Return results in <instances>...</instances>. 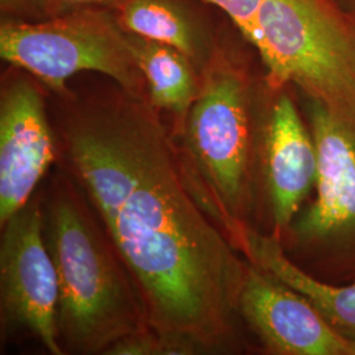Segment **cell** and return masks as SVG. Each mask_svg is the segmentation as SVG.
I'll use <instances>...</instances> for the list:
<instances>
[{
  "label": "cell",
  "instance_id": "cell-1",
  "mask_svg": "<svg viewBox=\"0 0 355 355\" xmlns=\"http://www.w3.org/2000/svg\"><path fill=\"white\" fill-rule=\"evenodd\" d=\"M64 153L170 354L236 338L249 261L211 215L152 110L132 102L76 116Z\"/></svg>",
  "mask_w": 355,
  "mask_h": 355
},
{
  "label": "cell",
  "instance_id": "cell-2",
  "mask_svg": "<svg viewBox=\"0 0 355 355\" xmlns=\"http://www.w3.org/2000/svg\"><path fill=\"white\" fill-rule=\"evenodd\" d=\"M258 137L248 71L225 54L212 55L183 120V164L223 229L233 223L250 224L257 205Z\"/></svg>",
  "mask_w": 355,
  "mask_h": 355
},
{
  "label": "cell",
  "instance_id": "cell-3",
  "mask_svg": "<svg viewBox=\"0 0 355 355\" xmlns=\"http://www.w3.org/2000/svg\"><path fill=\"white\" fill-rule=\"evenodd\" d=\"M44 234L58 275L64 350L105 354L114 343L150 330L133 282L70 196L51 202Z\"/></svg>",
  "mask_w": 355,
  "mask_h": 355
},
{
  "label": "cell",
  "instance_id": "cell-4",
  "mask_svg": "<svg viewBox=\"0 0 355 355\" xmlns=\"http://www.w3.org/2000/svg\"><path fill=\"white\" fill-rule=\"evenodd\" d=\"M246 41L267 89L295 87L355 128V21L337 0H263Z\"/></svg>",
  "mask_w": 355,
  "mask_h": 355
},
{
  "label": "cell",
  "instance_id": "cell-5",
  "mask_svg": "<svg viewBox=\"0 0 355 355\" xmlns=\"http://www.w3.org/2000/svg\"><path fill=\"white\" fill-rule=\"evenodd\" d=\"M304 117L318 148V183L280 242L315 278L355 282V128L305 98Z\"/></svg>",
  "mask_w": 355,
  "mask_h": 355
},
{
  "label": "cell",
  "instance_id": "cell-6",
  "mask_svg": "<svg viewBox=\"0 0 355 355\" xmlns=\"http://www.w3.org/2000/svg\"><path fill=\"white\" fill-rule=\"evenodd\" d=\"M0 54L55 92H66V80L82 71L112 78L136 99L146 86L127 32L114 16L98 8L38 23H4Z\"/></svg>",
  "mask_w": 355,
  "mask_h": 355
},
{
  "label": "cell",
  "instance_id": "cell-7",
  "mask_svg": "<svg viewBox=\"0 0 355 355\" xmlns=\"http://www.w3.org/2000/svg\"><path fill=\"white\" fill-rule=\"evenodd\" d=\"M0 303L3 327L26 329L53 355L64 354L58 334L60 286L36 202L1 225Z\"/></svg>",
  "mask_w": 355,
  "mask_h": 355
},
{
  "label": "cell",
  "instance_id": "cell-8",
  "mask_svg": "<svg viewBox=\"0 0 355 355\" xmlns=\"http://www.w3.org/2000/svg\"><path fill=\"white\" fill-rule=\"evenodd\" d=\"M239 315L270 354L355 355L304 295L249 262Z\"/></svg>",
  "mask_w": 355,
  "mask_h": 355
},
{
  "label": "cell",
  "instance_id": "cell-9",
  "mask_svg": "<svg viewBox=\"0 0 355 355\" xmlns=\"http://www.w3.org/2000/svg\"><path fill=\"white\" fill-rule=\"evenodd\" d=\"M274 94L261 135L259 171L272 223L271 234L280 240L315 192L318 153L309 125L288 89Z\"/></svg>",
  "mask_w": 355,
  "mask_h": 355
},
{
  "label": "cell",
  "instance_id": "cell-10",
  "mask_svg": "<svg viewBox=\"0 0 355 355\" xmlns=\"http://www.w3.org/2000/svg\"><path fill=\"white\" fill-rule=\"evenodd\" d=\"M55 159V144L38 89L15 80L0 103V224L32 200Z\"/></svg>",
  "mask_w": 355,
  "mask_h": 355
},
{
  "label": "cell",
  "instance_id": "cell-11",
  "mask_svg": "<svg viewBox=\"0 0 355 355\" xmlns=\"http://www.w3.org/2000/svg\"><path fill=\"white\" fill-rule=\"evenodd\" d=\"M245 258L304 295L346 343L355 349V282L333 284L318 279L295 263L278 237L246 223L225 227Z\"/></svg>",
  "mask_w": 355,
  "mask_h": 355
},
{
  "label": "cell",
  "instance_id": "cell-12",
  "mask_svg": "<svg viewBox=\"0 0 355 355\" xmlns=\"http://www.w3.org/2000/svg\"><path fill=\"white\" fill-rule=\"evenodd\" d=\"M132 53L144 76L154 108L186 117L200 83L190 58L173 46L128 33Z\"/></svg>",
  "mask_w": 355,
  "mask_h": 355
},
{
  "label": "cell",
  "instance_id": "cell-13",
  "mask_svg": "<svg viewBox=\"0 0 355 355\" xmlns=\"http://www.w3.org/2000/svg\"><path fill=\"white\" fill-rule=\"evenodd\" d=\"M114 10L127 33L173 46L193 64L203 62L208 51L203 32L177 0H123Z\"/></svg>",
  "mask_w": 355,
  "mask_h": 355
},
{
  "label": "cell",
  "instance_id": "cell-14",
  "mask_svg": "<svg viewBox=\"0 0 355 355\" xmlns=\"http://www.w3.org/2000/svg\"><path fill=\"white\" fill-rule=\"evenodd\" d=\"M123 0H19L21 6H31L37 11L48 16L55 17L64 13L76 12L82 10H92L105 6L116 7ZM16 0H3L6 7L15 4Z\"/></svg>",
  "mask_w": 355,
  "mask_h": 355
},
{
  "label": "cell",
  "instance_id": "cell-15",
  "mask_svg": "<svg viewBox=\"0 0 355 355\" xmlns=\"http://www.w3.org/2000/svg\"><path fill=\"white\" fill-rule=\"evenodd\" d=\"M105 354L158 355L170 354V350L154 331L145 330L127 337L111 346Z\"/></svg>",
  "mask_w": 355,
  "mask_h": 355
},
{
  "label": "cell",
  "instance_id": "cell-16",
  "mask_svg": "<svg viewBox=\"0 0 355 355\" xmlns=\"http://www.w3.org/2000/svg\"><path fill=\"white\" fill-rule=\"evenodd\" d=\"M227 13L229 19L239 28L242 36L246 37L252 32L255 16L263 0H203Z\"/></svg>",
  "mask_w": 355,
  "mask_h": 355
},
{
  "label": "cell",
  "instance_id": "cell-17",
  "mask_svg": "<svg viewBox=\"0 0 355 355\" xmlns=\"http://www.w3.org/2000/svg\"><path fill=\"white\" fill-rule=\"evenodd\" d=\"M343 10L350 15V17L355 21V0H337Z\"/></svg>",
  "mask_w": 355,
  "mask_h": 355
}]
</instances>
